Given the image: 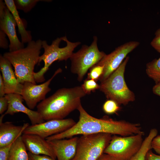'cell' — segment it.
Listing matches in <instances>:
<instances>
[{
	"label": "cell",
	"instance_id": "cell-30",
	"mask_svg": "<svg viewBox=\"0 0 160 160\" xmlns=\"http://www.w3.org/2000/svg\"><path fill=\"white\" fill-rule=\"evenodd\" d=\"M29 160H55L50 156L45 155H36L28 152Z\"/></svg>",
	"mask_w": 160,
	"mask_h": 160
},
{
	"label": "cell",
	"instance_id": "cell-36",
	"mask_svg": "<svg viewBox=\"0 0 160 160\" xmlns=\"http://www.w3.org/2000/svg\"><path fill=\"white\" fill-rule=\"evenodd\" d=\"M152 90L154 94L160 96V82L156 84Z\"/></svg>",
	"mask_w": 160,
	"mask_h": 160
},
{
	"label": "cell",
	"instance_id": "cell-22",
	"mask_svg": "<svg viewBox=\"0 0 160 160\" xmlns=\"http://www.w3.org/2000/svg\"><path fill=\"white\" fill-rule=\"evenodd\" d=\"M49 1V0H15V4L17 9L22 10L25 13L29 12L39 1Z\"/></svg>",
	"mask_w": 160,
	"mask_h": 160
},
{
	"label": "cell",
	"instance_id": "cell-21",
	"mask_svg": "<svg viewBox=\"0 0 160 160\" xmlns=\"http://www.w3.org/2000/svg\"><path fill=\"white\" fill-rule=\"evenodd\" d=\"M146 73L156 84L160 82V57L155 59L146 64Z\"/></svg>",
	"mask_w": 160,
	"mask_h": 160
},
{
	"label": "cell",
	"instance_id": "cell-8",
	"mask_svg": "<svg viewBox=\"0 0 160 160\" xmlns=\"http://www.w3.org/2000/svg\"><path fill=\"white\" fill-rule=\"evenodd\" d=\"M143 136L137 134L123 137L113 135L104 153L117 160H129L140 148L144 140Z\"/></svg>",
	"mask_w": 160,
	"mask_h": 160
},
{
	"label": "cell",
	"instance_id": "cell-32",
	"mask_svg": "<svg viewBox=\"0 0 160 160\" xmlns=\"http://www.w3.org/2000/svg\"><path fill=\"white\" fill-rule=\"evenodd\" d=\"M145 160H160V155L154 154L150 150L147 153Z\"/></svg>",
	"mask_w": 160,
	"mask_h": 160
},
{
	"label": "cell",
	"instance_id": "cell-4",
	"mask_svg": "<svg viewBox=\"0 0 160 160\" xmlns=\"http://www.w3.org/2000/svg\"><path fill=\"white\" fill-rule=\"evenodd\" d=\"M80 44L79 42H72L69 41L65 36L57 38L50 45H48L46 41H42V48L44 49V52L40 56L38 65L43 61L44 65L39 71L34 73L36 82L44 81V74L52 64L56 61H66L71 57L74 49Z\"/></svg>",
	"mask_w": 160,
	"mask_h": 160
},
{
	"label": "cell",
	"instance_id": "cell-31",
	"mask_svg": "<svg viewBox=\"0 0 160 160\" xmlns=\"http://www.w3.org/2000/svg\"><path fill=\"white\" fill-rule=\"evenodd\" d=\"M6 35L2 30H0V47L6 49L9 47L8 41L6 38Z\"/></svg>",
	"mask_w": 160,
	"mask_h": 160
},
{
	"label": "cell",
	"instance_id": "cell-3",
	"mask_svg": "<svg viewBox=\"0 0 160 160\" xmlns=\"http://www.w3.org/2000/svg\"><path fill=\"white\" fill-rule=\"evenodd\" d=\"M42 41L32 40L26 47L13 52H6L3 56L14 68L18 81L23 84L29 82L36 84L33 74L35 65L38 63Z\"/></svg>",
	"mask_w": 160,
	"mask_h": 160
},
{
	"label": "cell",
	"instance_id": "cell-24",
	"mask_svg": "<svg viewBox=\"0 0 160 160\" xmlns=\"http://www.w3.org/2000/svg\"><path fill=\"white\" fill-rule=\"evenodd\" d=\"M81 87L86 94H90L91 92H94L99 89L100 86L94 80L86 79L84 81Z\"/></svg>",
	"mask_w": 160,
	"mask_h": 160
},
{
	"label": "cell",
	"instance_id": "cell-11",
	"mask_svg": "<svg viewBox=\"0 0 160 160\" xmlns=\"http://www.w3.org/2000/svg\"><path fill=\"white\" fill-rule=\"evenodd\" d=\"M62 71L61 68L58 69L52 77L43 83L36 85L29 82L23 84L21 95L29 109L32 110L37 103L45 99L47 94L51 90L49 85L53 79Z\"/></svg>",
	"mask_w": 160,
	"mask_h": 160
},
{
	"label": "cell",
	"instance_id": "cell-18",
	"mask_svg": "<svg viewBox=\"0 0 160 160\" xmlns=\"http://www.w3.org/2000/svg\"><path fill=\"white\" fill-rule=\"evenodd\" d=\"M4 2L9 10L16 22L18 28L19 33L21 39V42L23 43H28L32 40V37L30 31H27L24 23L19 15L13 0H5Z\"/></svg>",
	"mask_w": 160,
	"mask_h": 160
},
{
	"label": "cell",
	"instance_id": "cell-14",
	"mask_svg": "<svg viewBox=\"0 0 160 160\" xmlns=\"http://www.w3.org/2000/svg\"><path fill=\"white\" fill-rule=\"evenodd\" d=\"M22 137L27 151L36 155L48 156L56 158L49 143L45 139L33 134H23Z\"/></svg>",
	"mask_w": 160,
	"mask_h": 160
},
{
	"label": "cell",
	"instance_id": "cell-35",
	"mask_svg": "<svg viewBox=\"0 0 160 160\" xmlns=\"http://www.w3.org/2000/svg\"><path fill=\"white\" fill-rule=\"evenodd\" d=\"M7 7L5 2L2 0L0 1V19L4 17L5 14V9Z\"/></svg>",
	"mask_w": 160,
	"mask_h": 160
},
{
	"label": "cell",
	"instance_id": "cell-7",
	"mask_svg": "<svg viewBox=\"0 0 160 160\" xmlns=\"http://www.w3.org/2000/svg\"><path fill=\"white\" fill-rule=\"evenodd\" d=\"M105 55L99 50L97 38L94 36L90 46L84 45L78 52L73 53L70 58L71 71L77 75L78 80L81 81L88 70L97 64Z\"/></svg>",
	"mask_w": 160,
	"mask_h": 160
},
{
	"label": "cell",
	"instance_id": "cell-5",
	"mask_svg": "<svg viewBox=\"0 0 160 160\" xmlns=\"http://www.w3.org/2000/svg\"><path fill=\"white\" fill-rule=\"evenodd\" d=\"M129 59V57H127L119 66L100 85L99 89L106 97L120 105H126L135 100V94L128 87L124 78L126 66Z\"/></svg>",
	"mask_w": 160,
	"mask_h": 160
},
{
	"label": "cell",
	"instance_id": "cell-17",
	"mask_svg": "<svg viewBox=\"0 0 160 160\" xmlns=\"http://www.w3.org/2000/svg\"><path fill=\"white\" fill-rule=\"evenodd\" d=\"M29 125L28 123L16 126L11 122L0 123V148L13 143Z\"/></svg>",
	"mask_w": 160,
	"mask_h": 160
},
{
	"label": "cell",
	"instance_id": "cell-25",
	"mask_svg": "<svg viewBox=\"0 0 160 160\" xmlns=\"http://www.w3.org/2000/svg\"><path fill=\"white\" fill-rule=\"evenodd\" d=\"M103 66L95 65L90 68L89 73H88L87 79L93 80L97 81L99 80L103 74Z\"/></svg>",
	"mask_w": 160,
	"mask_h": 160
},
{
	"label": "cell",
	"instance_id": "cell-29",
	"mask_svg": "<svg viewBox=\"0 0 160 160\" xmlns=\"http://www.w3.org/2000/svg\"><path fill=\"white\" fill-rule=\"evenodd\" d=\"M9 105L8 99L5 95L0 97V114H2L7 109Z\"/></svg>",
	"mask_w": 160,
	"mask_h": 160
},
{
	"label": "cell",
	"instance_id": "cell-10",
	"mask_svg": "<svg viewBox=\"0 0 160 160\" xmlns=\"http://www.w3.org/2000/svg\"><path fill=\"white\" fill-rule=\"evenodd\" d=\"M76 123L71 118L51 120L39 124L29 125L23 134L37 135L46 139L66 131Z\"/></svg>",
	"mask_w": 160,
	"mask_h": 160
},
{
	"label": "cell",
	"instance_id": "cell-12",
	"mask_svg": "<svg viewBox=\"0 0 160 160\" xmlns=\"http://www.w3.org/2000/svg\"><path fill=\"white\" fill-rule=\"evenodd\" d=\"M5 95L7 98L9 103L7 109L4 113L5 115H13L18 112L23 113L28 116L32 125L45 121L37 111H33L23 105V102L24 100L21 95L10 93Z\"/></svg>",
	"mask_w": 160,
	"mask_h": 160
},
{
	"label": "cell",
	"instance_id": "cell-34",
	"mask_svg": "<svg viewBox=\"0 0 160 160\" xmlns=\"http://www.w3.org/2000/svg\"><path fill=\"white\" fill-rule=\"evenodd\" d=\"M5 87L1 73L0 74V97L5 95Z\"/></svg>",
	"mask_w": 160,
	"mask_h": 160
},
{
	"label": "cell",
	"instance_id": "cell-20",
	"mask_svg": "<svg viewBox=\"0 0 160 160\" xmlns=\"http://www.w3.org/2000/svg\"><path fill=\"white\" fill-rule=\"evenodd\" d=\"M158 133V131L156 129L152 128L151 129L148 135L143 140L140 149L129 160H145L147 153L152 149V140L157 135Z\"/></svg>",
	"mask_w": 160,
	"mask_h": 160
},
{
	"label": "cell",
	"instance_id": "cell-26",
	"mask_svg": "<svg viewBox=\"0 0 160 160\" xmlns=\"http://www.w3.org/2000/svg\"><path fill=\"white\" fill-rule=\"evenodd\" d=\"M155 36L151 43V45L160 53V28L155 33Z\"/></svg>",
	"mask_w": 160,
	"mask_h": 160
},
{
	"label": "cell",
	"instance_id": "cell-15",
	"mask_svg": "<svg viewBox=\"0 0 160 160\" xmlns=\"http://www.w3.org/2000/svg\"><path fill=\"white\" fill-rule=\"evenodd\" d=\"M17 25L13 16L7 7L4 17L0 19V28L9 38L10 52L24 48V43L20 41L17 35L15 29Z\"/></svg>",
	"mask_w": 160,
	"mask_h": 160
},
{
	"label": "cell",
	"instance_id": "cell-33",
	"mask_svg": "<svg viewBox=\"0 0 160 160\" xmlns=\"http://www.w3.org/2000/svg\"><path fill=\"white\" fill-rule=\"evenodd\" d=\"M97 160H117L115 158L108 154L103 153Z\"/></svg>",
	"mask_w": 160,
	"mask_h": 160
},
{
	"label": "cell",
	"instance_id": "cell-16",
	"mask_svg": "<svg viewBox=\"0 0 160 160\" xmlns=\"http://www.w3.org/2000/svg\"><path fill=\"white\" fill-rule=\"evenodd\" d=\"M78 138L74 136L68 139L48 141L57 160H71L76 153Z\"/></svg>",
	"mask_w": 160,
	"mask_h": 160
},
{
	"label": "cell",
	"instance_id": "cell-1",
	"mask_svg": "<svg viewBox=\"0 0 160 160\" xmlns=\"http://www.w3.org/2000/svg\"><path fill=\"white\" fill-rule=\"evenodd\" d=\"M77 110L79 113L78 121L71 128L61 133L47 138V141L69 138L78 135L106 133L112 135L127 136L137 134L144 135L139 123L124 120H114L107 116L100 118L89 114L81 104Z\"/></svg>",
	"mask_w": 160,
	"mask_h": 160
},
{
	"label": "cell",
	"instance_id": "cell-23",
	"mask_svg": "<svg viewBox=\"0 0 160 160\" xmlns=\"http://www.w3.org/2000/svg\"><path fill=\"white\" fill-rule=\"evenodd\" d=\"M103 109L104 112L107 114L116 113L120 110V105L115 101L108 100L104 103Z\"/></svg>",
	"mask_w": 160,
	"mask_h": 160
},
{
	"label": "cell",
	"instance_id": "cell-9",
	"mask_svg": "<svg viewBox=\"0 0 160 160\" xmlns=\"http://www.w3.org/2000/svg\"><path fill=\"white\" fill-rule=\"evenodd\" d=\"M136 41L127 42L116 48L110 53L106 54L96 65L104 67L103 74L99 79L100 82L105 80L121 65L128 54L138 47Z\"/></svg>",
	"mask_w": 160,
	"mask_h": 160
},
{
	"label": "cell",
	"instance_id": "cell-13",
	"mask_svg": "<svg viewBox=\"0 0 160 160\" xmlns=\"http://www.w3.org/2000/svg\"><path fill=\"white\" fill-rule=\"evenodd\" d=\"M12 65L3 55H0V69L5 87V94L21 95L23 85L18 81Z\"/></svg>",
	"mask_w": 160,
	"mask_h": 160
},
{
	"label": "cell",
	"instance_id": "cell-6",
	"mask_svg": "<svg viewBox=\"0 0 160 160\" xmlns=\"http://www.w3.org/2000/svg\"><path fill=\"white\" fill-rule=\"evenodd\" d=\"M112 136L106 133L81 135L78 138L75 155L71 160H97L104 153Z\"/></svg>",
	"mask_w": 160,
	"mask_h": 160
},
{
	"label": "cell",
	"instance_id": "cell-28",
	"mask_svg": "<svg viewBox=\"0 0 160 160\" xmlns=\"http://www.w3.org/2000/svg\"><path fill=\"white\" fill-rule=\"evenodd\" d=\"M151 147L155 151L160 155V135H157L152 140Z\"/></svg>",
	"mask_w": 160,
	"mask_h": 160
},
{
	"label": "cell",
	"instance_id": "cell-27",
	"mask_svg": "<svg viewBox=\"0 0 160 160\" xmlns=\"http://www.w3.org/2000/svg\"><path fill=\"white\" fill-rule=\"evenodd\" d=\"M12 144L0 148V160H8L9 150Z\"/></svg>",
	"mask_w": 160,
	"mask_h": 160
},
{
	"label": "cell",
	"instance_id": "cell-19",
	"mask_svg": "<svg viewBox=\"0 0 160 160\" xmlns=\"http://www.w3.org/2000/svg\"><path fill=\"white\" fill-rule=\"evenodd\" d=\"M8 160H29L28 153L22 140V135L12 144L9 152Z\"/></svg>",
	"mask_w": 160,
	"mask_h": 160
},
{
	"label": "cell",
	"instance_id": "cell-2",
	"mask_svg": "<svg viewBox=\"0 0 160 160\" xmlns=\"http://www.w3.org/2000/svg\"><path fill=\"white\" fill-rule=\"evenodd\" d=\"M86 95L81 86L60 89L40 102L37 111L45 121L63 119L77 109Z\"/></svg>",
	"mask_w": 160,
	"mask_h": 160
}]
</instances>
